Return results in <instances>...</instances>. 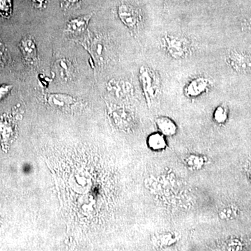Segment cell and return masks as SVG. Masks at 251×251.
<instances>
[{
  "label": "cell",
  "mask_w": 251,
  "mask_h": 251,
  "mask_svg": "<svg viewBox=\"0 0 251 251\" xmlns=\"http://www.w3.org/2000/svg\"><path fill=\"white\" fill-rule=\"evenodd\" d=\"M227 62L236 72L251 74V54L232 50L227 54Z\"/></svg>",
  "instance_id": "cell-1"
},
{
  "label": "cell",
  "mask_w": 251,
  "mask_h": 251,
  "mask_svg": "<svg viewBox=\"0 0 251 251\" xmlns=\"http://www.w3.org/2000/svg\"><path fill=\"white\" fill-rule=\"evenodd\" d=\"M166 46L168 52L175 58H183L187 52L186 41L179 37L167 36Z\"/></svg>",
  "instance_id": "cell-2"
},
{
  "label": "cell",
  "mask_w": 251,
  "mask_h": 251,
  "mask_svg": "<svg viewBox=\"0 0 251 251\" xmlns=\"http://www.w3.org/2000/svg\"><path fill=\"white\" fill-rule=\"evenodd\" d=\"M140 78L147 97L152 99L153 96L154 95L155 81H156L153 73L148 68H142L140 69Z\"/></svg>",
  "instance_id": "cell-3"
},
{
  "label": "cell",
  "mask_w": 251,
  "mask_h": 251,
  "mask_svg": "<svg viewBox=\"0 0 251 251\" xmlns=\"http://www.w3.org/2000/svg\"><path fill=\"white\" fill-rule=\"evenodd\" d=\"M118 14L120 19L127 27L133 28L138 24V14H136L134 9H132L130 6L122 4L119 7Z\"/></svg>",
  "instance_id": "cell-4"
},
{
  "label": "cell",
  "mask_w": 251,
  "mask_h": 251,
  "mask_svg": "<svg viewBox=\"0 0 251 251\" xmlns=\"http://www.w3.org/2000/svg\"><path fill=\"white\" fill-rule=\"evenodd\" d=\"M20 49L22 51L25 59L27 62H34L37 57V50L34 39L31 36H26L20 44Z\"/></svg>",
  "instance_id": "cell-5"
},
{
  "label": "cell",
  "mask_w": 251,
  "mask_h": 251,
  "mask_svg": "<svg viewBox=\"0 0 251 251\" xmlns=\"http://www.w3.org/2000/svg\"><path fill=\"white\" fill-rule=\"evenodd\" d=\"M92 14L71 20L67 23L66 31L72 34H78L82 32L88 25L89 21L92 18Z\"/></svg>",
  "instance_id": "cell-6"
},
{
  "label": "cell",
  "mask_w": 251,
  "mask_h": 251,
  "mask_svg": "<svg viewBox=\"0 0 251 251\" xmlns=\"http://www.w3.org/2000/svg\"><path fill=\"white\" fill-rule=\"evenodd\" d=\"M209 87L207 79L204 77H198L189 82L186 88V93L189 97H197L205 92Z\"/></svg>",
  "instance_id": "cell-7"
},
{
  "label": "cell",
  "mask_w": 251,
  "mask_h": 251,
  "mask_svg": "<svg viewBox=\"0 0 251 251\" xmlns=\"http://www.w3.org/2000/svg\"><path fill=\"white\" fill-rule=\"evenodd\" d=\"M157 127L163 135L172 136L176 132V126L174 122L167 117H160L156 120Z\"/></svg>",
  "instance_id": "cell-8"
},
{
  "label": "cell",
  "mask_w": 251,
  "mask_h": 251,
  "mask_svg": "<svg viewBox=\"0 0 251 251\" xmlns=\"http://www.w3.org/2000/svg\"><path fill=\"white\" fill-rule=\"evenodd\" d=\"M148 144L150 148L153 150H162L166 147V140L163 134L154 133L150 135L148 139Z\"/></svg>",
  "instance_id": "cell-9"
},
{
  "label": "cell",
  "mask_w": 251,
  "mask_h": 251,
  "mask_svg": "<svg viewBox=\"0 0 251 251\" xmlns=\"http://www.w3.org/2000/svg\"><path fill=\"white\" fill-rule=\"evenodd\" d=\"M12 0H0V16L6 18L12 14Z\"/></svg>",
  "instance_id": "cell-10"
},
{
  "label": "cell",
  "mask_w": 251,
  "mask_h": 251,
  "mask_svg": "<svg viewBox=\"0 0 251 251\" xmlns=\"http://www.w3.org/2000/svg\"><path fill=\"white\" fill-rule=\"evenodd\" d=\"M214 120L219 124L224 123L227 118V110L224 106H219L216 108L214 115Z\"/></svg>",
  "instance_id": "cell-11"
},
{
  "label": "cell",
  "mask_w": 251,
  "mask_h": 251,
  "mask_svg": "<svg viewBox=\"0 0 251 251\" xmlns=\"http://www.w3.org/2000/svg\"><path fill=\"white\" fill-rule=\"evenodd\" d=\"M57 63H58V67L61 72H64L65 74V76L67 77L69 75V73L71 72L70 69H70V66H69V62L67 61L60 59Z\"/></svg>",
  "instance_id": "cell-12"
},
{
  "label": "cell",
  "mask_w": 251,
  "mask_h": 251,
  "mask_svg": "<svg viewBox=\"0 0 251 251\" xmlns=\"http://www.w3.org/2000/svg\"><path fill=\"white\" fill-rule=\"evenodd\" d=\"M223 214L225 219H232L237 216V209L232 207L227 208L225 209Z\"/></svg>",
  "instance_id": "cell-13"
},
{
  "label": "cell",
  "mask_w": 251,
  "mask_h": 251,
  "mask_svg": "<svg viewBox=\"0 0 251 251\" xmlns=\"http://www.w3.org/2000/svg\"><path fill=\"white\" fill-rule=\"evenodd\" d=\"M11 87H12L11 85H4L0 86V100L9 93Z\"/></svg>",
  "instance_id": "cell-14"
},
{
  "label": "cell",
  "mask_w": 251,
  "mask_h": 251,
  "mask_svg": "<svg viewBox=\"0 0 251 251\" xmlns=\"http://www.w3.org/2000/svg\"><path fill=\"white\" fill-rule=\"evenodd\" d=\"M5 49L4 44L0 40V62H3L4 60Z\"/></svg>",
  "instance_id": "cell-15"
},
{
  "label": "cell",
  "mask_w": 251,
  "mask_h": 251,
  "mask_svg": "<svg viewBox=\"0 0 251 251\" xmlns=\"http://www.w3.org/2000/svg\"><path fill=\"white\" fill-rule=\"evenodd\" d=\"M31 1L37 8H42L45 2V0H31Z\"/></svg>",
  "instance_id": "cell-16"
},
{
  "label": "cell",
  "mask_w": 251,
  "mask_h": 251,
  "mask_svg": "<svg viewBox=\"0 0 251 251\" xmlns=\"http://www.w3.org/2000/svg\"><path fill=\"white\" fill-rule=\"evenodd\" d=\"M68 4H74L77 3L79 0H65Z\"/></svg>",
  "instance_id": "cell-17"
},
{
  "label": "cell",
  "mask_w": 251,
  "mask_h": 251,
  "mask_svg": "<svg viewBox=\"0 0 251 251\" xmlns=\"http://www.w3.org/2000/svg\"><path fill=\"white\" fill-rule=\"evenodd\" d=\"M248 176H249V179L251 180V167L249 168V171H248Z\"/></svg>",
  "instance_id": "cell-18"
}]
</instances>
